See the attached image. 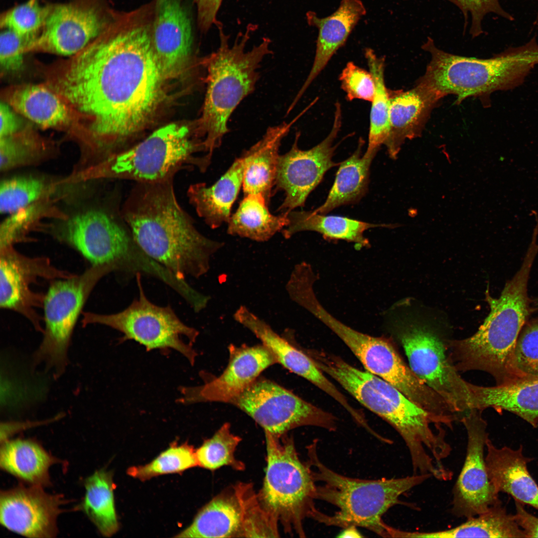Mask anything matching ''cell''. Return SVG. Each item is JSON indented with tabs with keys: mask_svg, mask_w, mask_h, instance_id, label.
I'll use <instances>...</instances> for the list:
<instances>
[{
	"mask_svg": "<svg viewBox=\"0 0 538 538\" xmlns=\"http://www.w3.org/2000/svg\"><path fill=\"white\" fill-rule=\"evenodd\" d=\"M240 507L233 488L224 491L203 507L192 523L176 538H239Z\"/></svg>",
	"mask_w": 538,
	"mask_h": 538,
	"instance_id": "obj_32",
	"label": "cell"
},
{
	"mask_svg": "<svg viewBox=\"0 0 538 538\" xmlns=\"http://www.w3.org/2000/svg\"><path fill=\"white\" fill-rule=\"evenodd\" d=\"M341 86L347 100L372 102L375 92V83L372 73L349 62L339 76Z\"/></svg>",
	"mask_w": 538,
	"mask_h": 538,
	"instance_id": "obj_45",
	"label": "cell"
},
{
	"mask_svg": "<svg viewBox=\"0 0 538 538\" xmlns=\"http://www.w3.org/2000/svg\"><path fill=\"white\" fill-rule=\"evenodd\" d=\"M538 252V246L530 245L520 269L500 295L493 298L486 294L490 311L477 331L468 338L448 341L447 353L458 372L484 371L497 385L511 379L513 354L531 311L528 284Z\"/></svg>",
	"mask_w": 538,
	"mask_h": 538,
	"instance_id": "obj_4",
	"label": "cell"
},
{
	"mask_svg": "<svg viewBox=\"0 0 538 538\" xmlns=\"http://www.w3.org/2000/svg\"><path fill=\"white\" fill-rule=\"evenodd\" d=\"M287 225L281 231L285 239L301 231H311L320 233L327 239L343 240L354 242L360 249L369 246L364 236L370 228L386 226L374 224L338 216H325L313 211H294L287 213Z\"/></svg>",
	"mask_w": 538,
	"mask_h": 538,
	"instance_id": "obj_34",
	"label": "cell"
},
{
	"mask_svg": "<svg viewBox=\"0 0 538 538\" xmlns=\"http://www.w3.org/2000/svg\"><path fill=\"white\" fill-rule=\"evenodd\" d=\"M154 2L114 12L105 30L45 71L46 85L74 114L77 128L102 145L139 131L154 112L164 79L151 40Z\"/></svg>",
	"mask_w": 538,
	"mask_h": 538,
	"instance_id": "obj_1",
	"label": "cell"
},
{
	"mask_svg": "<svg viewBox=\"0 0 538 538\" xmlns=\"http://www.w3.org/2000/svg\"><path fill=\"white\" fill-rule=\"evenodd\" d=\"M233 488L241 513L240 538L278 537L279 524L264 507L252 484L240 482Z\"/></svg>",
	"mask_w": 538,
	"mask_h": 538,
	"instance_id": "obj_39",
	"label": "cell"
},
{
	"mask_svg": "<svg viewBox=\"0 0 538 538\" xmlns=\"http://www.w3.org/2000/svg\"><path fill=\"white\" fill-rule=\"evenodd\" d=\"M537 0V1H538V0Z\"/></svg>",
	"mask_w": 538,
	"mask_h": 538,
	"instance_id": "obj_53",
	"label": "cell"
},
{
	"mask_svg": "<svg viewBox=\"0 0 538 538\" xmlns=\"http://www.w3.org/2000/svg\"><path fill=\"white\" fill-rule=\"evenodd\" d=\"M12 109L5 102L0 103V138L15 134L21 130V122Z\"/></svg>",
	"mask_w": 538,
	"mask_h": 538,
	"instance_id": "obj_49",
	"label": "cell"
},
{
	"mask_svg": "<svg viewBox=\"0 0 538 538\" xmlns=\"http://www.w3.org/2000/svg\"><path fill=\"white\" fill-rule=\"evenodd\" d=\"M482 412L471 409L460 421L466 428L467 443L464 464L452 490L451 509L459 518L477 516L501 502L487 473L485 450L489 437Z\"/></svg>",
	"mask_w": 538,
	"mask_h": 538,
	"instance_id": "obj_17",
	"label": "cell"
},
{
	"mask_svg": "<svg viewBox=\"0 0 538 538\" xmlns=\"http://www.w3.org/2000/svg\"><path fill=\"white\" fill-rule=\"evenodd\" d=\"M224 403L238 407L265 430L276 436L294 428L312 425L330 431L336 427L335 417L277 384L257 379Z\"/></svg>",
	"mask_w": 538,
	"mask_h": 538,
	"instance_id": "obj_14",
	"label": "cell"
},
{
	"mask_svg": "<svg viewBox=\"0 0 538 538\" xmlns=\"http://www.w3.org/2000/svg\"><path fill=\"white\" fill-rule=\"evenodd\" d=\"M4 97L15 112L44 129L76 128L70 107L46 85L12 86L5 91Z\"/></svg>",
	"mask_w": 538,
	"mask_h": 538,
	"instance_id": "obj_28",
	"label": "cell"
},
{
	"mask_svg": "<svg viewBox=\"0 0 538 538\" xmlns=\"http://www.w3.org/2000/svg\"><path fill=\"white\" fill-rule=\"evenodd\" d=\"M511 380L538 376V318L526 323L518 336L510 364Z\"/></svg>",
	"mask_w": 538,
	"mask_h": 538,
	"instance_id": "obj_43",
	"label": "cell"
},
{
	"mask_svg": "<svg viewBox=\"0 0 538 538\" xmlns=\"http://www.w3.org/2000/svg\"><path fill=\"white\" fill-rule=\"evenodd\" d=\"M292 123L269 127L262 137L242 155L245 167L243 189L245 195H262L270 202L279 157V149Z\"/></svg>",
	"mask_w": 538,
	"mask_h": 538,
	"instance_id": "obj_29",
	"label": "cell"
},
{
	"mask_svg": "<svg viewBox=\"0 0 538 538\" xmlns=\"http://www.w3.org/2000/svg\"><path fill=\"white\" fill-rule=\"evenodd\" d=\"M114 269L109 265H91L80 275L52 280L44 295L43 338L33 360L52 370L55 378L64 373L68 365L73 332L90 294L99 281Z\"/></svg>",
	"mask_w": 538,
	"mask_h": 538,
	"instance_id": "obj_12",
	"label": "cell"
},
{
	"mask_svg": "<svg viewBox=\"0 0 538 538\" xmlns=\"http://www.w3.org/2000/svg\"><path fill=\"white\" fill-rule=\"evenodd\" d=\"M46 421H7L1 423L0 442L9 439L15 433L24 429L47 423Z\"/></svg>",
	"mask_w": 538,
	"mask_h": 538,
	"instance_id": "obj_51",
	"label": "cell"
},
{
	"mask_svg": "<svg viewBox=\"0 0 538 538\" xmlns=\"http://www.w3.org/2000/svg\"><path fill=\"white\" fill-rule=\"evenodd\" d=\"M241 441V437L231 432L230 424L224 423L195 450L198 466L211 471L225 466L237 471L244 470V462L235 457Z\"/></svg>",
	"mask_w": 538,
	"mask_h": 538,
	"instance_id": "obj_40",
	"label": "cell"
},
{
	"mask_svg": "<svg viewBox=\"0 0 538 538\" xmlns=\"http://www.w3.org/2000/svg\"><path fill=\"white\" fill-rule=\"evenodd\" d=\"M312 359L360 404L390 423L409 451L413 474H430L438 480L448 472L444 463L452 448L445 431L432 417L385 380L351 366L340 357L315 351Z\"/></svg>",
	"mask_w": 538,
	"mask_h": 538,
	"instance_id": "obj_3",
	"label": "cell"
},
{
	"mask_svg": "<svg viewBox=\"0 0 538 538\" xmlns=\"http://www.w3.org/2000/svg\"><path fill=\"white\" fill-rule=\"evenodd\" d=\"M151 31L153 51L164 79L178 75L191 54L190 18L180 0H154Z\"/></svg>",
	"mask_w": 538,
	"mask_h": 538,
	"instance_id": "obj_22",
	"label": "cell"
},
{
	"mask_svg": "<svg viewBox=\"0 0 538 538\" xmlns=\"http://www.w3.org/2000/svg\"><path fill=\"white\" fill-rule=\"evenodd\" d=\"M85 494L77 507L96 526L101 534L110 537L119 529L115 507V485L111 471H96L84 481Z\"/></svg>",
	"mask_w": 538,
	"mask_h": 538,
	"instance_id": "obj_37",
	"label": "cell"
},
{
	"mask_svg": "<svg viewBox=\"0 0 538 538\" xmlns=\"http://www.w3.org/2000/svg\"><path fill=\"white\" fill-rule=\"evenodd\" d=\"M265 435L267 467L259 500L285 533L305 538L304 522L316 509L312 468L300 459L292 438Z\"/></svg>",
	"mask_w": 538,
	"mask_h": 538,
	"instance_id": "obj_8",
	"label": "cell"
},
{
	"mask_svg": "<svg viewBox=\"0 0 538 538\" xmlns=\"http://www.w3.org/2000/svg\"><path fill=\"white\" fill-rule=\"evenodd\" d=\"M516 513L514 517L526 538H538V518L526 510L524 505L515 501Z\"/></svg>",
	"mask_w": 538,
	"mask_h": 538,
	"instance_id": "obj_50",
	"label": "cell"
},
{
	"mask_svg": "<svg viewBox=\"0 0 538 538\" xmlns=\"http://www.w3.org/2000/svg\"><path fill=\"white\" fill-rule=\"evenodd\" d=\"M409 367L461 418L471 408L467 382L458 374L439 338L422 327L411 326L398 334Z\"/></svg>",
	"mask_w": 538,
	"mask_h": 538,
	"instance_id": "obj_15",
	"label": "cell"
},
{
	"mask_svg": "<svg viewBox=\"0 0 538 538\" xmlns=\"http://www.w3.org/2000/svg\"><path fill=\"white\" fill-rule=\"evenodd\" d=\"M59 462L34 440L8 439L1 442V469L28 485L49 486V469Z\"/></svg>",
	"mask_w": 538,
	"mask_h": 538,
	"instance_id": "obj_31",
	"label": "cell"
},
{
	"mask_svg": "<svg viewBox=\"0 0 538 538\" xmlns=\"http://www.w3.org/2000/svg\"><path fill=\"white\" fill-rule=\"evenodd\" d=\"M55 235L92 266L109 265L116 271L142 272L158 278L163 273V267L140 249L132 234L103 211L92 210L76 214Z\"/></svg>",
	"mask_w": 538,
	"mask_h": 538,
	"instance_id": "obj_11",
	"label": "cell"
},
{
	"mask_svg": "<svg viewBox=\"0 0 538 538\" xmlns=\"http://www.w3.org/2000/svg\"><path fill=\"white\" fill-rule=\"evenodd\" d=\"M366 12L365 7L360 0H342L338 9L328 16L320 18L314 12L307 13L308 23L318 29L316 52L311 70L291 104L290 109L292 110L333 55L345 44Z\"/></svg>",
	"mask_w": 538,
	"mask_h": 538,
	"instance_id": "obj_25",
	"label": "cell"
},
{
	"mask_svg": "<svg viewBox=\"0 0 538 538\" xmlns=\"http://www.w3.org/2000/svg\"><path fill=\"white\" fill-rule=\"evenodd\" d=\"M261 194L245 195L228 223L227 233L257 242L269 240L288 224L287 213L274 215Z\"/></svg>",
	"mask_w": 538,
	"mask_h": 538,
	"instance_id": "obj_36",
	"label": "cell"
},
{
	"mask_svg": "<svg viewBox=\"0 0 538 538\" xmlns=\"http://www.w3.org/2000/svg\"><path fill=\"white\" fill-rule=\"evenodd\" d=\"M354 152L340 163L334 184L324 203L313 211L325 214L341 205L358 202L366 194L370 168L376 152H365L362 156L364 140L359 139Z\"/></svg>",
	"mask_w": 538,
	"mask_h": 538,
	"instance_id": "obj_35",
	"label": "cell"
},
{
	"mask_svg": "<svg viewBox=\"0 0 538 538\" xmlns=\"http://www.w3.org/2000/svg\"><path fill=\"white\" fill-rule=\"evenodd\" d=\"M29 43L13 31L4 29L0 36V64L4 73L19 71Z\"/></svg>",
	"mask_w": 538,
	"mask_h": 538,
	"instance_id": "obj_47",
	"label": "cell"
},
{
	"mask_svg": "<svg viewBox=\"0 0 538 538\" xmlns=\"http://www.w3.org/2000/svg\"><path fill=\"white\" fill-rule=\"evenodd\" d=\"M172 178L139 182L124 208V218L140 249L176 277L198 278L224 243L196 228L176 198Z\"/></svg>",
	"mask_w": 538,
	"mask_h": 538,
	"instance_id": "obj_2",
	"label": "cell"
},
{
	"mask_svg": "<svg viewBox=\"0 0 538 538\" xmlns=\"http://www.w3.org/2000/svg\"><path fill=\"white\" fill-rule=\"evenodd\" d=\"M472 409L512 412L538 427V376L515 378L492 387L467 382Z\"/></svg>",
	"mask_w": 538,
	"mask_h": 538,
	"instance_id": "obj_27",
	"label": "cell"
},
{
	"mask_svg": "<svg viewBox=\"0 0 538 538\" xmlns=\"http://www.w3.org/2000/svg\"><path fill=\"white\" fill-rule=\"evenodd\" d=\"M136 278L138 298L116 313L82 312V326L98 324L110 327L122 333L123 340H134L148 351L175 350L193 364L196 354L192 344L199 332L184 323L170 306H160L150 302L144 294L141 273H136Z\"/></svg>",
	"mask_w": 538,
	"mask_h": 538,
	"instance_id": "obj_13",
	"label": "cell"
},
{
	"mask_svg": "<svg viewBox=\"0 0 538 538\" xmlns=\"http://www.w3.org/2000/svg\"><path fill=\"white\" fill-rule=\"evenodd\" d=\"M390 132L384 144L395 158L405 139L420 135L432 109L442 97L418 82L407 91L389 90Z\"/></svg>",
	"mask_w": 538,
	"mask_h": 538,
	"instance_id": "obj_24",
	"label": "cell"
},
{
	"mask_svg": "<svg viewBox=\"0 0 538 538\" xmlns=\"http://www.w3.org/2000/svg\"><path fill=\"white\" fill-rule=\"evenodd\" d=\"M485 450L488 477L496 492L507 493L538 511V485L528 468L533 459L524 455L523 446L498 447L488 438Z\"/></svg>",
	"mask_w": 538,
	"mask_h": 538,
	"instance_id": "obj_26",
	"label": "cell"
},
{
	"mask_svg": "<svg viewBox=\"0 0 538 538\" xmlns=\"http://www.w3.org/2000/svg\"><path fill=\"white\" fill-rule=\"evenodd\" d=\"M223 0H194L197 7V22L202 32H207L217 22V14Z\"/></svg>",
	"mask_w": 538,
	"mask_h": 538,
	"instance_id": "obj_48",
	"label": "cell"
},
{
	"mask_svg": "<svg viewBox=\"0 0 538 538\" xmlns=\"http://www.w3.org/2000/svg\"><path fill=\"white\" fill-rule=\"evenodd\" d=\"M460 9L465 17V28L467 24L468 14L471 16V26L470 33L475 37L483 32L482 22L484 17L489 13H494L509 20L513 17L501 7L499 0H448Z\"/></svg>",
	"mask_w": 538,
	"mask_h": 538,
	"instance_id": "obj_46",
	"label": "cell"
},
{
	"mask_svg": "<svg viewBox=\"0 0 538 538\" xmlns=\"http://www.w3.org/2000/svg\"><path fill=\"white\" fill-rule=\"evenodd\" d=\"M228 364L222 374L204 385L183 387L179 402L190 404L201 402H224L257 379L269 367L277 363L264 345L229 347Z\"/></svg>",
	"mask_w": 538,
	"mask_h": 538,
	"instance_id": "obj_21",
	"label": "cell"
},
{
	"mask_svg": "<svg viewBox=\"0 0 538 538\" xmlns=\"http://www.w3.org/2000/svg\"><path fill=\"white\" fill-rule=\"evenodd\" d=\"M0 308L22 315L42 332L36 308L43 306L45 294L33 291L31 285L39 278L54 280L75 274L55 267L47 258L23 255L12 246L0 248Z\"/></svg>",
	"mask_w": 538,
	"mask_h": 538,
	"instance_id": "obj_18",
	"label": "cell"
},
{
	"mask_svg": "<svg viewBox=\"0 0 538 538\" xmlns=\"http://www.w3.org/2000/svg\"><path fill=\"white\" fill-rule=\"evenodd\" d=\"M233 316L237 322L248 329L261 340L273 354L277 363L329 395L349 414L355 413L356 408L350 404L346 398L324 375L306 353L278 334L269 324L247 307L241 305Z\"/></svg>",
	"mask_w": 538,
	"mask_h": 538,
	"instance_id": "obj_23",
	"label": "cell"
},
{
	"mask_svg": "<svg viewBox=\"0 0 538 538\" xmlns=\"http://www.w3.org/2000/svg\"><path fill=\"white\" fill-rule=\"evenodd\" d=\"M317 441L307 446V462L310 465L317 485L316 500L338 508L334 515L325 514L317 509L311 518L328 526L345 528L355 526L389 537L390 526L383 520L392 507L402 504L400 497L431 478L430 474H412L398 478L369 480L341 475L326 466L319 458Z\"/></svg>",
	"mask_w": 538,
	"mask_h": 538,
	"instance_id": "obj_5",
	"label": "cell"
},
{
	"mask_svg": "<svg viewBox=\"0 0 538 538\" xmlns=\"http://www.w3.org/2000/svg\"><path fill=\"white\" fill-rule=\"evenodd\" d=\"M365 56L375 83V92L371 102L368 145L366 152H377L386 142L390 132V99L385 82V58L379 57L371 48Z\"/></svg>",
	"mask_w": 538,
	"mask_h": 538,
	"instance_id": "obj_38",
	"label": "cell"
},
{
	"mask_svg": "<svg viewBox=\"0 0 538 538\" xmlns=\"http://www.w3.org/2000/svg\"><path fill=\"white\" fill-rule=\"evenodd\" d=\"M399 538H526L516 522L500 502L487 511L466 519L449 529L434 532H409L399 530Z\"/></svg>",
	"mask_w": 538,
	"mask_h": 538,
	"instance_id": "obj_33",
	"label": "cell"
},
{
	"mask_svg": "<svg viewBox=\"0 0 538 538\" xmlns=\"http://www.w3.org/2000/svg\"><path fill=\"white\" fill-rule=\"evenodd\" d=\"M244 167V159L241 155L211 186L199 183L188 188L187 195L190 203L211 228H217L228 222L232 205L243 184Z\"/></svg>",
	"mask_w": 538,
	"mask_h": 538,
	"instance_id": "obj_30",
	"label": "cell"
},
{
	"mask_svg": "<svg viewBox=\"0 0 538 538\" xmlns=\"http://www.w3.org/2000/svg\"><path fill=\"white\" fill-rule=\"evenodd\" d=\"M302 307L335 333L367 371L394 386L429 414L441 411L443 399L417 377L390 340L364 334L344 324L323 307L315 294L305 298Z\"/></svg>",
	"mask_w": 538,
	"mask_h": 538,
	"instance_id": "obj_10",
	"label": "cell"
},
{
	"mask_svg": "<svg viewBox=\"0 0 538 538\" xmlns=\"http://www.w3.org/2000/svg\"><path fill=\"white\" fill-rule=\"evenodd\" d=\"M114 15L94 5L69 3L51 7L44 26L27 52L73 56L100 36Z\"/></svg>",
	"mask_w": 538,
	"mask_h": 538,
	"instance_id": "obj_19",
	"label": "cell"
},
{
	"mask_svg": "<svg viewBox=\"0 0 538 538\" xmlns=\"http://www.w3.org/2000/svg\"><path fill=\"white\" fill-rule=\"evenodd\" d=\"M363 536L355 526H349L343 528V530L338 536L339 538H361Z\"/></svg>",
	"mask_w": 538,
	"mask_h": 538,
	"instance_id": "obj_52",
	"label": "cell"
},
{
	"mask_svg": "<svg viewBox=\"0 0 538 538\" xmlns=\"http://www.w3.org/2000/svg\"><path fill=\"white\" fill-rule=\"evenodd\" d=\"M43 183L32 177H16L0 183V211L14 213L37 199L44 191Z\"/></svg>",
	"mask_w": 538,
	"mask_h": 538,
	"instance_id": "obj_44",
	"label": "cell"
},
{
	"mask_svg": "<svg viewBox=\"0 0 538 538\" xmlns=\"http://www.w3.org/2000/svg\"><path fill=\"white\" fill-rule=\"evenodd\" d=\"M219 33L217 50L205 61L207 70V88L199 125L205 136L206 151L212 156L229 132L230 117L240 104L255 90L260 78L259 69L264 58L272 53L271 40L263 38L251 50L246 46L256 26H248L244 33H239L232 45L219 21L215 24Z\"/></svg>",
	"mask_w": 538,
	"mask_h": 538,
	"instance_id": "obj_6",
	"label": "cell"
},
{
	"mask_svg": "<svg viewBox=\"0 0 538 538\" xmlns=\"http://www.w3.org/2000/svg\"><path fill=\"white\" fill-rule=\"evenodd\" d=\"M341 125V107L337 103L332 129L321 142L310 149L301 150L298 146L297 133L290 149L279 155L274 186L284 192V199L278 208L281 213L303 206L327 171L340 164L333 161L332 157L336 148L333 142Z\"/></svg>",
	"mask_w": 538,
	"mask_h": 538,
	"instance_id": "obj_16",
	"label": "cell"
},
{
	"mask_svg": "<svg viewBox=\"0 0 538 538\" xmlns=\"http://www.w3.org/2000/svg\"><path fill=\"white\" fill-rule=\"evenodd\" d=\"M203 141L191 139L186 126L170 124L155 131L132 148L111 156L104 163L103 175L138 182H149L172 177L184 168L197 167L205 171L211 162L205 155Z\"/></svg>",
	"mask_w": 538,
	"mask_h": 538,
	"instance_id": "obj_9",
	"label": "cell"
},
{
	"mask_svg": "<svg viewBox=\"0 0 538 538\" xmlns=\"http://www.w3.org/2000/svg\"><path fill=\"white\" fill-rule=\"evenodd\" d=\"M195 450L186 442L180 445L173 442L150 462L129 468L127 474L144 481L162 475L182 472L198 466Z\"/></svg>",
	"mask_w": 538,
	"mask_h": 538,
	"instance_id": "obj_41",
	"label": "cell"
},
{
	"mask_svg": "<svg viewBox=\"0 0 538 538\" xmlns=\"http://www.w3.org/2000/svg\"><path fill=\"white\" fill-rule=\"evenodd\" d=\"M50 7L41 5L39 0H28L4 13L0 19L1 27L22 37L29 47L40 34Z\"/></svg>",
	"mask_w": 538,
	"mask_h": 538,
	"instance_id": "obj_42",
	"label": "cell"
},
{
	"mask_svg": "<svg viewBox=\"0 0 538 538\" xmlns=\"http://www.w3.org/2000/svg\"><path fill=\"white\" fill-rule=\"evenodd\" d=\"M63 503L60 495L48 494L39 486L19 485L1 491L0 523L8 530L26 537H55L56 520Z\"/></svg>",
	"mask_w": 538,
	"mask_h": 538,
	"instance_id": "obj_20",
	"label": "cell"
},
{
	"mask_svg": "<svg viewBox=\"0 0 538 538\" xmlns=\"http://www.w3.org/2000/svg\"><path fill=\"white\" fill-rule=\"evenodd\" d=\"M422 48L431 57L418 81L442 97L454 94L457 104L468 97H483L497 90L515 88L538 64V45L534 40L488 59L446 52L438 49L430 37Z\"/></svg>",
	"mask_w": 538,
	"mask_h": 538,
	"instance_id": "obj_7",
	"label": "cell"
}]
</instances>
